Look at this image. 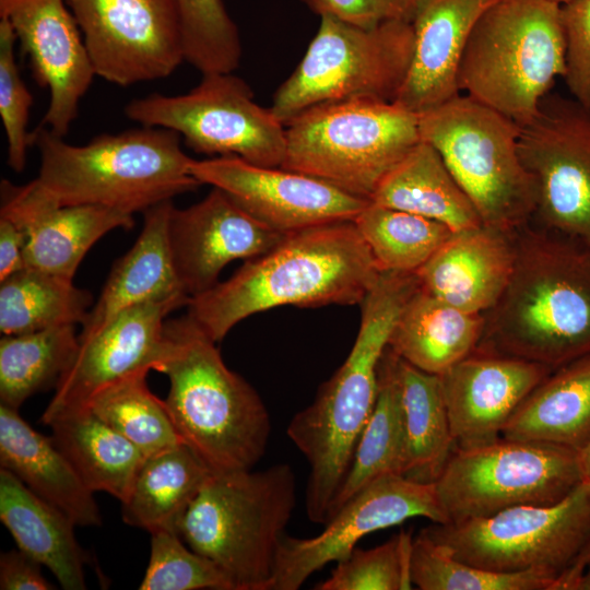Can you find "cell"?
<instances>
[{"label":"cell","mask_w":590,"mask_h":590,"mask_svg":"<svg viewBox=\"0 0 590 590\" xmlns=\"http://www.w3.org/2000/svg\"><path fill=\"white\" fill-rule=\"evenodd\" d=\"M380 273L353 221L321 224L285 234L191 297L187 314L219 343L237 323L271 308L359 305Z\"/></svg>","instance_id":"cell-1"},{"label":"cell","mask_w":590,"mask_h":590,"mask_svg":"<svg viewBox=\"0 0 590 590\" xmlns=\"http://www.w3.org/2000/svg\"><path fill=\"white\" fill-rule=\"evenodd\" d=\"M512 234L514 270L475 350L552 370L590 355V246L532 221Z\"/></svg>","instance_id":"cell-2"},{"label":"cell","mask_w":590,"mask_h":590,"mask_svg":"<svg viewBox=\"0 0 590 590\" xmlns=\"http://www.w3.org/2000/svg\"><path fill=\"white\" fill-rule=\"evenodd\" d=\"M418 286L415 273L381 271L359 304V328L347 357L321 385L314 402L297 412L287 426L288 438L309 465L306 511L315 523L324 524L328 519L373 412L379 364L390 334Z\"/></svg>","instance_id":"cell-3"},{"label":"cell","mask_w":590,"mask_h":590,"mask_svg":"<svg viewBox=\"0 0 590 590\" xmlns=\"http://www.w3.org/2000/svg\"><path fill=\"white\" fill-rule=\"evenodd\" d=\"M32 145L39 152V172L24 186L57 205H101L133 215L202 186L190 173L192 158L180 135L164 128L141 126L72 145L39 125Z\"/></svg>","instance_id":"cell-4"},{"label":"cell","mask_w":590,"mask_h":590,"mask_svg":"<svg viewBox=\"0 0 590 590\" xmlns=\"http://www.w3.org/2000/svg\"><path fill=\"white\" fill-rule=\"evenodd\" d=\"M157 369L169 380L164 404L182 442L212 471L252 469L271 421L259 393L224 363L216 342L188 315L166 319Z\"/></svg>","instance_id":"cell-5"},{"label":"cell","mask_w":590,"mask_h":590,"mask_svg":"<svg viewBox=\"0 0 590 590\" xmlns=\"http://www.w3.org/2000/svg\"><path fill=\"white\" fill-rule=\"evenodd\" d=\"M296 505L287 463L252 471L211 472L178 527L234 590H271L276 553Z\"/></svg>","instance_id":"cell-6"},{"label":"cell","mask_w":590,"mask_h":590,"mask_svg":"<svg viewBox=\"0 0 590 590\" xmlns=\"http://www.w3.org/2000/svg\"><path fill=\"white\" fill-rule=\"evenodd\" d=\"M560 5L496 0L475 25L459 61L460 93L527 123L565 72Z\"/></svg>","instance_id":"cell-7"},{"label":"cell","mask_w":590,"mask_h":590,"mask_svg":"<svg viewBox=\"0 0 590 590\" xmlns=\"http://www.w3.org/2000/svg\"><path fill=\"white\" fill-rule=\"evenodd\" d=\"M282 168L370 200L422 140L418 114L396 102L356 99L307 109L285 125Z\"/></svg>","instance_id":"cell-8"},{"label":"cell","mask_w":590,"mask_h":590,"mask_svg":"<svg viewBox=\"0 0 590 590\" xmlns=\"http://www.w3.org/2000/svg\"><path fill=\"white\" fill-rule=\"evenodd\" d=\"M418 125L484 225L514 232L532 220L536 186L521 161L514 120L460 93L418 114Z\"/></svg>","instance_id":"cell-9"},{"label":"cell","mask_w":590,"mask_h":590,"mask_svg":"<svg viewBox=\"0 0 590 590\" xmlns=\"http://www.w3.org/2000/svg\"><path fill=\"white\" fill-rule=\"evenodd\" d=\"M412 23L362 27L332 16L320 25L271 109L286 125L312 107L345 101L393 102L413 55Z\"/></svg>","instance_id":"cell-10"},{"label":"cell","mask_w":590,"mask_h":590,"mask_svg":"<svg viewBox=\"0 0 590 590\" xmlns=\"http://www.w3.org/2000/svg\"><path fill=\"white\" fill-rule=\"evenodd\" d=\"M125 114L141 126L175 131L192 151L212 157L268 167H281L285 157V125L271 107L257 104L250 86L233 72L204 74L185 94L132 99Z\"/></svg>","instance_id":"cell-11"},{"label":"cell","mask_w":590,"mask_h":590,"mask_svg":"<svg viewBox=\"0 0 590 590\" xmlns=\"http://www.w3.org/2000/svg\"><path fill=\"white\" fill-rule=\"evenodd\" d=\"M423 531L476 567L558 577L590 538V485L581 482L551 505H520L484 518L433 523Z\"/></svg>","instance_id":"cell-12"},{"label":"cell","mask_w":590,"mask_h":590,"mask_svg":"<svg viewBox=\"0 0 590 590\" xmlns=\"http://www.w3.org/2000/svg\"><path fill=\"white\" fill-rule=\"evenodd\" d=\"M581 482L578 450L502 437L456 449L434 484L449 522H459L520 505H551Z\"/></svg>","instance_id":"cell-13"},{"label":"cell","mask_w":590,"mask_h":590,"mask_svg":"<svg viewBox=\"0 0 590 590\" xmlns=\"http://www.w3.org/2000/svg\"><path fill=\"white\" fill-rule=\"evenodd\" d=\"M519 128V154L538 193L531 221L590 246V109L548 93Z\"/></svg>","instance_id":"cell-14"},{"label":"cell","mask_w":590,"mask_h":590,"mask_svg":"<svg viewBox=\"0 0 590 590\" xmlns=\"http://www.w3.org/2000/svg\"><path fill=\"white\" fill-rule=\"evenodd\" d=\"M97 76L119 86L170 75L185 61L176 0H67Z\"/></svg>","instance_id":"cell-15"},{"label":"cell","mask_w":590,"mask_h":590,"mask_svg":"<svg viewBox=\"0 0 590 590\" xmlns=\"http://www.w3.org/2000/svg\"><path fill=\"white\" fill-rule=\"evenodd\" d=\"M414 517H424L432 523L449 522L434 483L400 474L374 480L343 504L319 534L282 538L271 590L299 589L327 564L347 557L362 538Z\"/></svg>","instance_id":"cell-16"},{"label":"cell","mask_w":590,"mask_h":590,"mask_svg":"<svg viewBox=\"0 0 590 590\" xmlns=\"http://www.w3.org/2000/svg\"><path fill=\"white\" fill-rule=\"evenodd\" d=\"M190 173L201 185L222 190L252 217L282 234L354 221L369 203L316 177L236 156L192 158Z\"/></svg>","instance_id":"cell-17"},{"label":"cell","mask_w":590,"mask_h":590,"mask_svg":"<svg viewBox=\"0 0 590 590\" xmlns=\"http://www.w3.org/2000/svg\"><path fill=\"white\" fill-rule=\"evenodd\" d=\"M189 299L179 295L132 306L92 337L79 340L40 422L48 425L58 416L85 411L98 392L125 377L157 371L167 350V316Z\"/></svg>","instance_id":"cell-18"},{"label":"cell","mask_w":590,"mask_h":590,"mask_svg":"<svg viewBox=\"0 0 590 590\" xmlns=\"http://www.w3.org/2000/svg\"><path fill=\"white\" fill-rule=\"evenodd\" d=\"M67 0H0L36 82L49 91L40 126L66 137L94 79L82 33Z\"/></svg>","instance_id":"cell-19"},{"label":"cell","mask_w":590,"mask_h":590,"mask_svg":"<svg viewBox=\"0 0 590 590\" xmlns=\"http://www.w3.org/2000/svg\"><path fill=\"white\" fill-rule=\"evenodd\" d=\"M284 235L252 217L213 187L201 201L188 208L174 205L168 220L176 274L190 298L216 285L229 262L259 257Z\"/></svg>","instance_id":"cell-20"},{"label":"cell","mask_w":590,"mask_h":590,"mask_svg":"<svg viewBox=\"0 0 590 590\" xmlns=\"http://www.w3.org/2000/svg\"><path fill=\"white\" fill-rule=\"evenodd\" d=\"M552 371L526 359L474 350L439 375L456 449L500 439L514 412Z\"/></svg>","instance_id":"cell-21"},{"label":"cell","mask_w":590,"mask_h":590,"mask_svg":"<svg viewBox=\"0 0 590 590\" xmlns=\"http://www.w3.org/2000/svg\"><path fill=\"white\" fill-rule=\"evenodd\" d=\"M0 216L24 232L25 267L69 279L98 239L134 225L132 214L101 205H57L8 180L1 181Z\"/></svg>","instance_id":"cell-22"},{"label":"cell","mask_w":590,"mask_h":590,"mask_svg":"<svg viewBox=\"0 0 590 590\" xmlns=\"http://www.w3.org/2000/svg\"><path fill=\"white\" fill-rule=\"evenodd\" d=\"M495 1L426 0L412 22V60L393 102L421 114L460 94V58L479 20Z\"/></svg>","instance_id":"cell-23"},{"label":"cell","mask_w":590,"mask_h":590,"mask_svg":"<svg viewBox=\"0 0 590 590\" xmlns=\"http://www.w3.org/2000/svg\"><path fill=\"white\" fill-rule=\"evenodd\" d=\"M515 256L512 232L481 224L455 232L415 274L420 286L441 300L485 314L507 286Z\"/></svg>","instance_id":"cell-24"},{"label":"cell","mask_w":590,"mask_h":590,"mask_svg":"<svg viewBox=\"0 0 590 590\" xmlns=\"http://www.w3.org/2000/svg\"><path fill=\"white\" fill-rule=\"evenodd\" d=\"M173 208V200H167L143 212L140 235L113 266L98 299L81 324L79 340L92 337L132 306L188 296L177 278L168 241V220Z\"/></svg>","instance_id":"cell-25"},{"label":"cell","mask_w":590,"mask_h":590,"mask_svg":"<svg viewBox=\"0 0 590 590\" xmlns=\"http://www.w3.org/2000/svg\"><path fill=\"white\" fill-rule=\"evenodd\" d=\"M0 465L26 487L67 514L76 526L97 527L102 516L92 492L74 467L19 410L0 403Z\"/></svg>","instance_id":"cell-26"},{"label":"cell","mask_w":590,"mask_h":590,"mask_svg":"<svg viewBox=\"0 0 590 590\" xmlns=\"http://www.w3.org/2000/svg\"><path fill=\"white\" fill-rule=\"evenodd\" d=\"M0 520L17 547L46 566L63 589H86L85 555L74 521L4 468L0 469Z\"/></svg>","instance_id":"cell-27"},{"label":"cell","mask_w":590,"mask_h":590,"mask_svg":"<svg viewBox=\"0 0 590 590\" xmlns=\"http://www.w3.org/2000/svg\"><path fill=\"white\" fill-rule=\"evenodd\" d=\"M483 328V314L461 310L418 286L399 314L388 347L439 376L476 349Z\"/></svg>","instance_id":"cell-28"},{"label":"cell","mask_w":590,"mask_h":590,"mask_svg":"<svg viewBox=\"0 0 590 590\" xmlns=\"http://www.w3.org/2000/svg\"><path fill=\"white\" fill-rule=\"evenodd\" d=\"M590 436V355L553 370L521 402L502 437L579 450Z\"/></svg>","instance_id":"cell-29"},{"label":"cell","mask_w":590,"mask_h":590,"mask_svg":"<svg viewBox=\"0 0 590 590\" xmlns=\"http://www.w3.org/2000/svg\"><path fill=\"white\" fill-rule=\"evenodd\" d=\"M369 201L437 221L452 232L483 224L439 153L424 140L388 173Z\"/></svg>","instance_id":"cell-30"},{"label":"cell","mask_w":590,"mask_h":590,"mask_svg":"<svg viewBox=\"0 0 590 590\" xmlns=\"http://www.w3.org/2000/svg\"><path fill=\"white\" fill-rule=\"evenodd\" d=\"M51 438L92 492H105L123 503L145 455L91 411L52 420Z\"/></svg>","instance_id":"cell-31"},{"label":"cell","mask_w":590,"mask_h":590,"mask_svg":"<svg viewBox=\"0 0 590 590\" xmlns=\"http://www.w3.org/2000/svg\"><path fill=\"white\" fill-rule=\"evenodd\" d=\"M211 470L185 444L146 457L128 498L122 519L150 533L178 527Z\"/></svg>","instance_id":"cell-32"},{"label":"cell","mask_w":590,"mask_h":590,"mask_svg":"<svg viewBox=\"0 0 590 590\" xmlns=\"http://www.w3.org/2000/svg\"><path fill=\"white\" fill-rule=\"evenodd\" d=\"M396 370L406 447L404 476L435 483L456 450L440 378L398 355Z\"/></svg>","instance_id":"cell-33"},{"label":"cell","mask_w":590,"mask_h":590,"mask_svg":"<svg viewBox=\"0 0 590 590\" xmlns=\"http://www.w3.org/2000/svg\"><path fill=\"white\" fill-rule=\"evenodd\" d=\"M396 364L397 355L387 346L379 364L378 393L373 412L358 438L328 519L374 480L386 474H405L406 447Z\"/></svg>","instance_id":"cell-34"},{"label":"cell","mask_w":590,"mask_h":590,"mask_svg":"<svg viewBox=\"0 0 590 590\" xmlns=\"http://www.w3.org/2000/svg\"><path fill=\"white\" fill-rule=\"evenodd\" d=\"M94 303L73 279L25 267L0 282V331L14 335L82 324Z\"/></svg>","instance_id":"cell-35"},{"label":"cell","mask_w":590,"mask_h":590,"mask_svg":"<svg viewBox=\"0 0 590 590\" xmlns=\"http://www.w3.org/2000/svg\"><path fill=\"white\" fill-rule=\"evenodd\" d=\"M75 327L67 324L1 338V404L19 410L31 396L56 386L79 347Z\"/></svg>","instance_id":"cell-36"},{"label":"cell","mask_w":590,"mask_h":590,"mask_svg":"<svg viewBox=\"0 0 590 590\" xmlns=\"http://www.w3.org/2000/svg\"><path fill=\"white\" fill-rule=\"evenodd\" d=\"M353 222L380 271L415 273L455 233L437 221L370 201Z\"/></svg>","instance_id":"cell-37"},{"label":"cell","mask_w":590,"mask_h":590,"mask_svg":"<svg viewBox=\"0 0 590 590\" xmlns=\"http://www.w3.org/2000/svg\"><path fill=\"white\" fill-rule=\"evenodd\" d=\"M148 373L138 371L110 385L86 408L135 445L145 457L184 444L164 401L149 389Z\"/></svg>","instance_id":"cell-38"},{"label":"cell","mask_w":590,"mask_h":590,"mask_svg":"<svg viewBox=\"0 0 590 590\" xmlns=\"http://www.w3.org/2000/svg\"><path fill=\"white\" fill-rule=\"evenodd\" d=\"M411 580L421 590H554L557 577L542 570L500 573L451 555L423 530L413 539Z\"/></svg>","instance_id":"cell-39"},{"label":"cell","mask_w":590,"mask_h":590,"mask_svg":"<svg viewBox=\"0 0 590 590\" xmlns=\"http://www.w3.org/2000/svg\"><path fill=\"white\" fill-rule=\"evenodd\" d=\"M185 60L202 75L234 72L243 48L222 0H176Z\"/></svg>","instance_id":"cell-40"},{"label":"cell","mask_w":590,"mask_h":590,"mask_svg":"<svg viewBox=\"0 0 590 590\" xmlns=\"http://www.w3.org/2000/svg\"><path fill=\"white\" fill-rule=\"evenodd\" d=\"M411 532L400 531L385 543L368 550L355 547L338 562L316 590H405L412 588Z\"/></svg>","instance_id":"cell-41"},{"label":"cell","mask_w":590,"mask_h":590,"mask_svg":"<svg viewBox=\"0 0 590 590\" xmlns=\"http://www.w3.org/2000/svg\"><path fill=\"white\" fill-rule=\"evenodd\" d=\"M177 532L151 533V553L140 590H234L212 560L184 544Z\"/></svg>","instance_id":"cell-42"},{"label":"cell","mask_w":590,"mask_h":590,"mask_svg":"<svg viewBox=\"0 0 590 590\" xmlns=\"http://www.w3.org/2000/svg\"><path fill=\"white\" fill-rule=\"evenodd\" d=\"M15 33L5 17H0V115L8 141V165L15 173L24 170L32 132L27 131L33 96L23 82L14 55Z\"/></svg>","instance_id":"cell-43"},{"label":"cell","mask_w":590,"mask_h":590,"mask_svg":"<svg viewBox=\"0 0 590 590\" xmlns=\"http://www.w3.org/2000/svg\"><path fill=\"white\" fill-rule=\"evenodd\" d=\"M565 34L564 82L573 98L590 109V0L560 5Z\"/></svg>","instance_id":"cell-44"},{"label":"cell","mask_w":590,"mask_h":590,"mask_svg":"<svg viewBox=\"0 0 590 590\" xmlns=\"http://www.w3.org/2000/svg\"><path fill=\"white\" fill-rule=\"evenodd\" d=\"M319 16H332L362 27L388 22L412 23L426 0H302Z\"/></svg>","instance_id":"cell-45"},{"label":"cell","mask_w":590,"mask_h":590,"mask_svg":"<svg viewBox=\"0 0 590 590\" xmlns=\"http://www.w3.org/2000/svg\"><path fill=\"white\" fill-rule=\"evenodd\" d=\"M40 564L23 551L11 550L0 556L1 590H52L56 587L43 575Z\"/></svg>","instance_id":"cell-46"},{"label":"cell","mask_w":590,"mask_h":590,"mask_svg":"<svg viewBox=\"0 0 590 590\" xmlns=\"http://www.w3.org/2000/svg\"><path fill=\"white\" fill-rule=\"evenodd\" d=\"M26 236L12 221L0 216V282L25 268Z\"/></svg>","instance_id":"cell-47"},{"label":"cell","mask_w":590,"mask_h":590,"mask_svg":"<svg viewBox=\"0 0 590 590\" xmlns=\"http://www.w3.org/2000/svg\"><path fill=\"white\" fill-rule=\"evenodd\" d=\"M589 563L590 538L570 566L558 577L555 589L568 590L570 583L582 573Z\"/></svg>","instance_id":"cell-48"},{"label":"cell","mask_w":590,"mask_h":590,"mask_svg":"<svg viewBox=\"0 0 590 590\" xmlns=\"http://www.w3.org/2000/svg\"><path fill=\"white\" fill-rule=\"evenodd\" d=\"M578 460L581 481L590 485V436L586 444L578 450Z\"/></svg>","instance_id":"cell-49"},{"label":"cell","mask_w":590,"mask_h":590,"mask_svg":"<svg viewBox=\"0 0 590 590\" xmlns=\"http://www.w3.org/2000/svg\"><path fill=\"white\" fill-rule=\"evenodd\" d=\"M568 590H590V563L582 573L570 583Z\"/></svg>","instance_id":"cell-50"},{"label":"cell","mask_w":590,"mask_h":590,"mask_svg":"<svg viewBox=\"0 0 590 590\" xmlns=\"http://www.w3.org/2000/svg\"><path fill=\"white\" fill-rule=\"evenodd\" d=\"M548 1H552V2H554L556 4H558V5H564V4H567V3H569V2H571L574 0H548Z\"/></svg>","instance_id":"cell-51"}]
</instances>
